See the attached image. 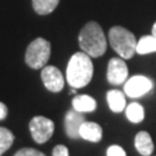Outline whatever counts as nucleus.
I'll list each match as a JSON object with an SVG mask.
<instances>
[{
	"instance_id": "obj_1",
	"label": "nucleus",
	"mask_w": 156,
	"mask_h": 156,
	"mask_svg": "<svg viewBox=\"0 0 156 156\" xmlns=\"http://www.w3.org/2000/svg\"><path fill=\"white\" fill-rule=\"evenodd\" d=\"M91 57L86 52L74 53L67 65L66 79L68 84L74 88H83L89 83L94 74V65L90 59Z\"/></svg>"
},
{
	"instance_id": "obj_2",
	"label": "nucleus",
	"mask_w": 156,
	"mask_h": 156,
	"mask_svg": "<svg viewBox=\"0 0 156 156\" xmlns=\"http://www.w3.org/2000/svg\"><path fill=\"white\" fill-rule=\"evenodd\" d=\"M79 45L81 50L91 58H98L105 53L108 42L104 31L98 23L89 21L84 24L79 34Z\"/></svg>"
},
{
	"instance_id": "obj_3",
	"label": "nucleus",
	"mask_w": 156,
	"mask_h": 156,
	"mask_svg": "<svg viewBox=\"0 0 156 156\" xmlns=\"http://www.w3.org/2000/svg\"><path fill=\"white\" fill-rule=\"evenodd\" d=\"M109 43L119 57L131 59L136 52V38L124 27L115 26L109 30Z\"/></svg>"
},
{
	"instance_id": "obj_4",
	"label": "nucleus",
	"mask_w": 156,
	"mask_h": 156,
	"mask_svg": "<svg viewBox=\"0 0 156 156\" xmlns=\"http://www.w3.org/2000/svg\"><path fill=\"white\" fill-rule=\"evenodd\" d=\"M51 56V43L43 37H37L28 45L24 60L33 69H41L49 62Z\"/></svg>"
},
{
	"instance_id": "obj_5",
	"label": "nucleus",
	"mask_w": 156,
	"mask_h": 156,
	"mask_svg": "<svg viewBox=\"0 0 156 156\" xmlns=\"http://www.w3.org/2000/svg\"><path fill=\"white\" fill-rule=\"evenodd\" d=\"M29 129L31 138L39 145L45 144L51 139L55 132V123L46 117L36 116L29 123Z\"/></svg>"
},
{
	"instance_id": "obj_6",
	"label": "nucleus",
	"mask_w": 156,
	"mask_h": 156,
	"mask_svg": "<svg viewBox=\"0 0 156 156\" xmlns=\"http://www.w3.org/2000/svg\"><path fill=\"white\" fill-rule=\"evenodd\" d=\"M153 89V82L151 79L144 75H134L128 79L124 86V91L128 97L136 98L149 93Z\"/></svg>"
},
{
	"instance_id": "obj_7",
	"label": "nucleus",
	"mask_w": 156,
	"mask_h": 156,
	"mask_svg": "<svg viewBox=\"0 0 156 156\" xmlns=\"http://www.w3.org/2000/svg\"><path fill=\"white\" fill-rule=\"evenodd\" d=\"M128 76V68L124 59L120 58H111L108 64V71H106V79L109 83L113 86H119L124 83Z\"/></svg>"
},
{
	"instance_id": "obj_8",
	"label": "nucleus",
	"mask_w": 156,
	"mask_h": 156,
	"mask_svg": "<svg viewBox=\"0 0 156 156\" xmlns=\"http://www.w3.org/2000/svg\"><path fill=\"white\" fill-rule=\"evenodd\" d=\"M41 79L45 88L52 93L62 91L65 84V80L60 69L56 66H44L41 72Z\"/></svg>"
},
{
	"instance_id": "obj_9",
	"label": "nucleus",
	"mask_w": 156,
	"mask_h": 156,
	"mask_svg": "<svg viewBox=\"0 0 156 156\" xmlns=\"http://www.w3.org/2000/svg\"><path fill=\"white\" fill-rule=\"evenodd\" d=\"M84 116L82 112L76 110L68 111L65 116V131L68 138L76 140L80 138V127L84 123Z\"/></svg>"
},
{
	"instance_id": "obj_10",
	"label": "nucleus",
	"mask_w": 156,
	"mask_h": 156,
	"mask_svg": "<svg viewBox=\"0 0 156 156\" xmlns=\"http://www.w3.org/2000/svg\"><path fill=\"white\" fill-rule=\"evenodd\" d=\"M103 135V129L97 123L94 122H84L80 127V138L90 141V142H100Z\"/></svg>"
},
{
	"instance_id": "obj_11",
	"label": "nucleus",
	"mask_w": 156,
	"mask_h": 156,
	"mask_svg": "<svg viewBox=\"0 0 156 156\" xmlns=\"http://www.w3.org/2000/svg\"><path fill=\"white\" fill-rule=\"evenodd\" d=\"M134 146L140 155L142 156H151L154 151V142L151 140V134L146 131H140L135 135Z\"/></svg>"
},
{
	"instance_id": "obj_12",
	"label": "nucleus",
	"mask_w": 156,
	"mask_h": 156,
	"mask_svg": "<svg viewBox=\"0 0 156 156\" xmlns=\"http://www.w3.org/2000/svg\"><path fill=\"white\" fill-rule=\"evenodd\" d=\"M106 100L109 108L112 112L119 113L125 110L126 108V100H125V95L118 89L109 90L106 94Z\"/></svg>"
},
{
	"instance_id": "obj_13",
	"label": "nucleus",
	"mask_w": 156,
	"mask_h": 156,
	"mask_svg": "<svg viewBox=\"0 0 156 156\" xmlns=\"http://www.w3.org/2000/svg\"><path fill=\"white\" fill-rule=\"evenodd\" d=\"M73 109L79 112H93L96 110V101L89 95H78L72 101Z\"/></svg>"
},
{
	"instance_id": "obj_14",
	"label": "nucleus",
	"mask_w": 156,
	"mask_h": 156,
	"mask_svg": "<svg viewBox=\"0 0 156 156\" xmlns=\"http://www.w3.org/2000/svg\"><path fill=\"white\" fill-rule=\"evenodd\" d=\"M151 52H156V37L154 35L142 36L136 44V53L148 55Z\"/></svg>"
},
{
	"instance_id": "obj_15",
	"label": "nucleus",
	"mask_w": 156,
	"mask_h": 156,
	"mask_svg": "<svg viewBox=\"0 0 156 156\" xmlns=\"http://www.w3.org/2000/svg\"><path fill=\"white\" fill-rule=\"evenodd\" d=\"M60 0H33L34 11L38 15H48L57 8Z\"/></svg>"
},
{
	"instance_id": "obj_16",
	"label": "nucleus",
	"mask_w": 156,
	"mask_h": 156,
	"mask_svg": "<svg viewBox=\"0 0 156 156\" xmlns=\"http://www.w3.org/2000/svg\"><path fill=\"white\" fill-rule=\"evenodd\" d=\"M125 112H126V117L131 123L139 124L145 118V110H144L142 105L139 103H135V102L127 105Z\"/></svg>"
},
{
	"instance_id": "obj_17",
	"label": "nucleus",
	"mask_w": 156,
	"mask_h": 156,
	"mask_svg": "<svg viewBox=\"0 0 156 156\" xmlns=\"http://www.w3.org/2000/svg\"><path fill=\"white\" fill-rule=\"evenodd\" d=\"M14 140L15 136L12 133V131H9L8 128L0 127V156L11 148Z\"/></svg>"
},
{
	"instance_id": "obj_18",
	"label": "nucleus",
	"mask_w": 156,
	"mask_h": 156,
	"mask_svg": "<svg viewBox=\"0 0 156 156\" xmlns=\"http://www.w3.org/2000/svg\"><path fill=\"white\" fill-rule=\"evenodd\" d=\"M14 156H46L42 151H37L35 148H21L15 153Z\"/></svg>"
},
{
	"instance_id": "obj_19",
	"label": "nucleus",
	"mask_w": 156,
	"mask_h": 156,
	"mask_svg": "<svg viewBox=\"0 0 156 156\" xmlns=\"http://www.w3.org/2000/svg\"><path fill=\"white\" fill-rule=\"evenodd\" d=\"M106 156H127L123 147L118 145H112L106 149Z\"/></svg>"
},
{
	"instance_id": "obj_20",
	"label": "nucleus",
	"mask_w": 156,
	"mask_h": 156,
	"mask_svg": "<svg viewBox=\"0 0 156 156\" xmlns=\"http://www.w3.org/2000/svg\"><path fill=\"white\" fill-rule=\"evenodd\" d=\"M52 156H69L68 148L64 145H57L52 151Z\"/></svg>"
},
{
	"instance_id": "obj_21",
	"label": "nucleus",
	"mask_w": 156,
	"mask_h": 156,
	"mask_svg": "<svg viewBox=\"0 0 156 156\" xmlns=\"http://www.w3.org/2000/svg\"><path fill=\"white\" fill-rule=\"evenodd\" d=\"M8 116V108L5 103L0 102V120H4Z\"/></svg>"
},
{
	"instance_id": "obj_22",
	"label": "nucleus",
	"mask_w": 156,
	"mask_h": 156,
	"mask_svg": "<svg viewBox=\"0 0 156 156\" xmlns=\"http://www.w3.org/2000/svg\"><path fill=\"white\" fill-rule=\"evenodd\" d=\"M151 35H154L156 37V22L154 23V26H153V29H151Z\"/></svg>"
}]
</instances>
